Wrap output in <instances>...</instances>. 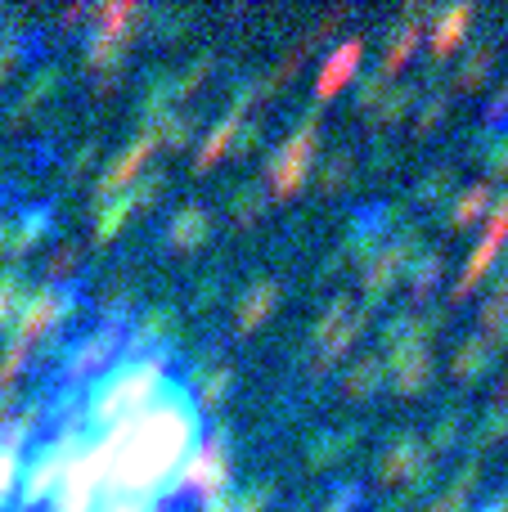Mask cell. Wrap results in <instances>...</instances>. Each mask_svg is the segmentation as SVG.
<instances>
[{
    "mask_svg": "<svg viewBox=\"0 0 508 512\" xmlns=\"http://www.w3.org/2000/svg\"><path fill=\"white\" fill-rule=\"evenodd\" d=\"M234 504H230V495H225V490H221V495H212V499H207V508L203 512H230Z\"/></svg>",
    "mask_w": 508,
    "mask_h": 512,
    "instance_id": "4316f807",
    "label": "cell"
},
{
    "mask_svg": "<svg viewBox=\"0 0 508 512\" xmlns=\"http://www.w3.org/2000/svg\"><path fill=\"white\" fill-rule=\"evenodd\" d=\"M504 239H508V194L500 198V207H495V212L486 216V234H482V243L473 248V256H468L464 274H459L455 297H468V292L477 288V279H482V274L491 270V261H495V252L504 248Z\"/></svg>",
    "mask_w": 508,
    "mask_h": 512,
    "instance_id": "7a4b0ae2",
    "label": "cell"
},
{
    "mask_svg": "<svg viewBox=\"0 0 508 512\" xmlns=\"http://www.w3.org/2000/svg\"><path fill=\"white\" fill-rule=\"evenodd\" d=\"M347 171H351V158H333V162H324L320 185H324V189H338L342 180H347Z\"/></svg>",
    "mask_w": 508,
    "mask_h": 512,
    "instance_id": "603a6c76",
    "label": "cell"
},
{
    "mask_svg": "<svg viewBox=\"0 0 508 512\" xmlns=\"http://www.w3.org/2000/svg\"><path fill=\"white\" fill-rule=\"evenodd\" d=\"M482 432H486V441H500V436L508 432V400H500V405H495L491 414H486Z\"/></svg>",
    "mask_w": 508,
    "mask_h": 512,
    "instance_id": "7402d4cb",
    "label": "cell"
},
{
    "mask_svg": "<svg viewBox=\"0 0 508 512\" xmlns=\"http://www.w3.org/2000/svg\"><path fill=\"white\" fill-rule=\"evenodd\" d=\"M225 391H230V369H225V364H207L203 378H198V396H203L207 405H221Z\"/></svg>",
    "mask_w": 508,
    "mask_h": 512,
    "instance_id": "e0dca14e",
    "label": "cell"
},
{
    "mask_svg": "<svg viewBox=\"0 0 508 512\" xmlns=\"http://www.w3.org/2000/svg\"><path fill=\"white\" fill-rule=\"evenodd\" d=\"M405 256H414V252H410V243H401V248H383V252H374V265L365 270V297H369V301H378L387 288H392V279L401 274Z\"/></svg>",
    "mask_w": 508,
    "mask_h": 512,
    "instance_id": "ba28073f",
    "label": "cell"
},
{
    "mask_svg": "<svg viewBox=\"0 0 508 512\" xmlns=\"http://www.w3.org/2000/svg\"><path fill=\"white\" fill-rule=\"evenodd\" d=\"M275 301H279V283H270V279L257 283V288L239 301V328H243V333H252V328H257L261 319L275 310Z\"/></svg>",
    "mask_w": 508,
    "mask_h": 512,
    "instance_id": "9c48e42d",
    "label": "cell"
},
{
    "mask_svg": "<svg viewBox=\"0 0 508 512\" xmlns=\"http://www.w3.org/2000/svg\"><path fill=\"white\" fill-rule=\"evenodd\" d=\"M441 108H446V104H441V99H432V104H428V113H423V122H419L423 131H428V126H432V122H437V117H441Z\"/></svg>",
    "mask_w": 508,
    "mask_h": 512,
    "instance_id": "83f0119b",
    "label": "cell"
},
{
    "mask_svg": "<svg viewBox=\"0 0 508 512\" xmlns=\"http://www.w3.org/2000/svg\"><path fill=\"white\" fill-rule=\"evenodd\" d=\"M491 351H495L491 337H482V333L468 337V342L455 351V373L459 378H477V373H486L491 369Z\"/></svg>",
    "mask_w": 508,
    "mask_h": 512,
    "instance_id": "7c38bea8",
    "label": "cell"
},
{
    "mask_svg": "<svg viewBox=\"0 0 508 512\" xmlns=\"http://www.w3.org/2000/svg\"><path fill=\"white\" fill-rule=\"evenodd\" d=\"M437 274H441V256H428V261H423L419 270L410 274V288H414V292H428L432 283H437Z\"/></svg>",
    "mask_w": 508,
    "mask_h": 512,
    "instance_id": "44dd1931",
    "label": "cell"
},
{
    "mask_svg": "<svg viewBox=\"0 0 508 512\" xmlns=\"http://www.w3.org/2000/svg\"><path fill=\"white\" fill-rule=\"evenodd\" d=\"M455 427H459V414L441 418V423H437V436H432V445H450V441H455Z\"/></svg>",
    "mask_w": 508,
    "mask_h": 512,
    "instance_id": "484cf974",
    "label": "cell"
},
{
    "mask_svg": "<svg viewBox=\"0 0 508 512\" xmlns=\"http://www.w3.org/2000/svg\"><path fill=\"white\" fill-rule=\"evenodd\" d=\"M261 203H266V189H243V194L234 198V216H239V221H252V216L261 212Z\"/></svg>",
    "mask_w": 508,
    "mask_h": 512,
    "instance_id": "ffe728a7",
    "label": "cell"
},
{
    "mask_svg": "<svg viewBox=\"0 0 508 512\" xmlns=\"http://www.w3.org/2000/svg\"><path fill=\"white\" fill-rule=\"evenodd\" d=\"M473 481H477V468H473V463H468V468L455 477V486H450L446 495H441V499H437V504H432L428 512H459V504H464V499H468V490H473Z\"/></svg>",
    "mask_w": 508,
    "mask_h": 512,
    "instance_id": "ac0fdd59",
    "label": "cell"
},
{
    "mask_svg": "<svg viewBox=\"0 0 508 512\" xmlns=\"http://www.w3.org/2000/svg\"><path fill=\"white\" fill-rule=\"evenodd\" d=\"M360 324H365V315H360L347 297L333 301L329 315H324V324H320V360H338V355L356 342Z\"/></svg>",
    "mask_w": 508,
    "mask_h": 512,
    "instance_id": "3957f363",
    "label": "cell"
},
{
    "mask_svg": "<svg viewBox=\"0 0 508 512\" xmlns=\"http://www.w3.org/2000/svg\"><path fill=\"white\" fill-rule=\"evenodd\" d=\"M392 382L401 396H419L432 382V355L428 346H410V351H392Z\"/></svg>",
    "mask_w": 508,
    "mask_h": 512,
    "instance_id": "5b68a950",
    "label": "cell"
},
{
    "mask_svg": "<svg viewBox=\"0 0 508 512\" xmlns=\"http://www.w3.org/2000/svg\"><path fill=\"white\" fill-rule=\"evenodd\" d=\"M419 463H423V445L405 436V441H396L392 450L383 454V463H378V468H383V481H405L414 468H419Z\"/></svg>",
    "mask_w": 508,
    "mask_h": 512,
    "instance_id": "8fae6325",
    "label": "cell"
},
{
    "mask_svg": "<svg viewBox=\"0 0 508 512\" xmlns=\"http://www.w3.org/2000/svg\"><path fill=\"white\" fill-rule=\"evenodd\" d=\"M491 198H495V194H491V180H482V185H473L464 198H459V207H455V225H473L477 216H482L486 207H491Z\"/></svg>",
    "mask_w": 508,
    "mask_h": 512,
    "instance_id": "2e32d148",
    "label": "cell"
},
{
    "mask_svg": "<svg viewBox=\"0 0 508 512\" xmlns=\"http://www.w3.org/2000/svg\"><path fill=\"white\" fill-rule=\"evenodd\" d=\"M234 131H239V108H234L230 117H221V122L212 126V135H207V144H203V149H198V167H212V162L221 158L225 149H230Z\"/></svg>",
    "mask_w": 508,
    "mask_h": 512,
    "instance_id": "5bb4252c",
    "label": "cell"
},
{
    "mask_svg": "<svg viewBox=\"0 0 508 512\" xmlns=\"http://www.w3.org/2000/svg\"><path fill=\"white\" fill-rule=\"evenodd\" d=\"M468 23H473V5H450L437 14V23H432V54L437 59H446L450 50H455L459 41H464Z\"/></svg>",
    "mask_w": 508,
    "mask_h": 512,
    "instance_id": "52a82bcc",
    "label": "cell"
},
{
    "mask_svg": "<svg viewBox=\"0 0 508 512\" xmlns=\"http://www.w3.org/2000/svg\"><path fill=\"white\" fill-rule=\"evenodd\" d=\"M491 63H495V50H491V45H482V50H473V54H468V59H464V68H459V86H468V90H473L477 81H486V68H491Z\"/></svg>",
    "mask_w": 508,
    "mask_h": 512,
    "instance_id": "d6986e66",
    "label": "cell"
},
{
    "mask_svg": "<svg viewBox=\"0 0 508 512\" xmlns=\"http://www.w3.org/2000/svg\"><path fill=\"white\" fill-rule=\"evenodd\" d=\"M383 373H387L383 355H365V360H356V369L347 373V396H369V391L383 382Z\"/></svg>",
    "mask_w": 508,
    "mask_h": 512,
    "instance_id": "4fadbf2b",
    "label": "cell"
},
{
    "mask_svg": "<svg viewBox=\"0 0 508 512\" xmlns=\"http://www.w3.org/2000/svg\"><path fill=\"white\" fill-rule=\"evenodd\" d=\"M347 445H351V436H342V441H338V436H329V441H320V445L311 450V459H315V463H324V459H333V454H342Z\"/></svg>",
    "mask_w": 508,
    "mask_h": 512,
    "instance_id": "cb8c5ba5",
    "label": "cell"
},
{
    "mask_svg": "<svg viewBox=\"0 0 508 512\" xmlns=\"http://www.w3.org/2000/svg\"><path fill=\"white\" fill-rule=\"evenodd\" d=\"M315 135H320V126H315V117H306L302 131H293V140L275 153V162H270V189L275 194H293L306 180L311 158H315Z\"/></svg>",
    "mask_w": 508,
    "mask_h": 512,
    "instance_id": "6da1fadb",
    "label": "cell"
},
{
    "mask_svg": "<svg viewBox=\"0 0 508 512\" xmlns=\"http://www.w3.org/2000/svg\"><path fill=\"white\" fill-rule=\"evenodd\" d=\"M360 50H365V45L360 41H342L338 50L329 54V59H324V68H320V99H329V95H338V86H347L351 81V72H356V63H360Z\"/></svg>",
    "mask_w": 508,
    "mask_h": 512,
    "instance_id": "8992f818",
    "label": "cell"
},
{
    "mask_svg": "<svg viewBox=\"0 0 508 512\" xmlns=\"http://www.w3.org/2000/svg\"><path fill=\"white\" fill-rule=\"evenodd\" d=\"M333 512H342V504H338V508H333Z\"/></svg>",
    "mask_w": 508,
    "mask_h": 512,
    "instance_id": "f1b7e54d",
    "label": "cell"
},
{
    "mask_svg": "<svg viewBox=\"0 0 508 512\" xmlns=\"http://www.w3.org/2000/svg\"><path fill=\"white\" fill-rule=\"evenodd\" d=\"M225 481H230V459H225V450L221 445H207L203 454H194V459L185 463V486H194V490H203L207 499L212 495H221L225 490Z\"/></svg>",
    "mask_w": 508,
    "mask_h": 512,
    "instance_id": "277c9868",
    "label": "cell"
},
{
    "mask_svg": "<svg viewBox=\"0 0 508 512\" xmlns=\"http://www.w3.org/2000/svg\"><path fill=\"white\" fill-rule=\"evenodd\" d=\"M171 239H176L180 248H189V243H203L207 239V212H203V207H185V212L171 221Z\"/></svg>",
    "mask_w": 508,
    "mask_h": 512,
    "instance_id": "9a60e30c",
    "label": "cell"
},
{
    "mask_svg": "<svg viewBox=\"0 0 508 512\" xmlns=\"http://www.w3.org/2000/svg\"><path fill=\"white\" fill-rule=\"evenodd\" d=\"M419 36H423V23H419V9H414V14H405V23L396 27L392 45H387V54H383V68H387V72L405 68V59H410V54H414V45H419Z\"/></svg>",
    "mask_w": 508,
    "mask_h": 512,
    "instance_id": "30bf717a",
    "label": "cell"
},
{
    "mask_svg": "<svg viewBox=\"0 0 508 512\" xmlns=\"http://www.w3.org/2000/svg\"><path fill=\"white\" fill-rule=\"evenodd\" d=\"M486 167H491V180H504L508 176V140H500V149L491 153V162H486Z\"/></svg>",
    "mask_w": 508,
    "mask_h": 512,
    "instance_id": "d4e9b609",
    "label": "cell"
},
{
    "mask_svg": "<svg viewBox=\"0 0 508 512\" xmlns=\"http://www.w3.org/2000/svg\"><path fill=\"white\" fill-rule=\"evenodd\" d=\"M504 391H508V378H504Z\"/></svg>",
    "mask_w": 508,
    "mask_h": 512,
    "instance_id": "f546056e",
    "label": "cell"
}]
</instances>
